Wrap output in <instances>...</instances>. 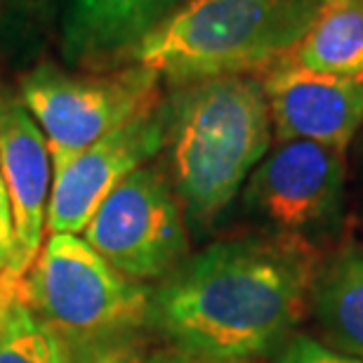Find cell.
I'll list each match as a JSON object with an SVG mask.
<instances>
[{
    "mask_svg": "<svg viewBox=\"0 0 363 363\" xmlns=\"http://www.w3.org/2000/svg\"><path fill=\"white\" fill-rule=\"evenodd\" d=\"M165 147V97L156 108L101 137L52 177L48 234H83L106 196Z\"/></svg>",
    "mask_w": 363,
    "mask_h": 363,
    "instance_id": "8",
    "label": "cell"
},
{
    "mask_svg": "<svg viewBox=\"0 0 363 363\" xmlns=\"http://www.w3.org/2000/svg\"><path fill=\"white\" fill-rule=\"evenodd\" d=\"M321 5H333V3H342V0H318Z\"/></svg>",
    "mask_w": 363,
    "mask_h": 363,
    "instance_id": "20",
    "label": "cell"
},
{
    "mask_svg": "<svg viewBox=\"0 0 363 363\" xmlns=\"http://www.w3.org/2000/svg\"><path fill=\"white\" fill-rule=\"evenodd\" d=\"M279 363H359L309 335H295L279 352Z\"/></svg>",
    "mask_w": 363,
    "mask_h": 363,
    "instance_id": "16",
    "label": "cell"
},
{
    "mask_svg": "<svg viewBox=\"0 0 363 363\" xmlns=\"http://www.w3.org/2000/svg\"><path fill=\"white\" fill-rule=\"evenodd\" d=\"M83 238L116 272L144 286L165 279L189 257L182 203L168 175L149 163L106 196Z\"/></svg>",
    "mask_w": 363,
    "mask_h": 363,
    "instance_id": "6",
    "label": "cell"
},
{
    "mask_svg": "<svg viewBox=\"0 0 363 363\" xmlns=\"http://www.w3.org/2000/svg\"><path fill=\"white\" fill-rule=\"evenodd\" d=\"M269 101L257 76L213 78L165 94L168 179L186 224L206 231L243 191L272 147Z\"/></svg>",
    "mask_w": 363,
    "mask_h": 363,
    "instance_id": "2",
    "label": "cell"
},
{
    "mask_svg": "<svg viewBox=\"0 0 363 363\" xmlns=\"http://www.w3.org/2000/svg\"><path fill=\"white\" fill-rule=\"evenodd\" d=\"M0 363H64V342L19 290L0 293Z\"/></svg>",
    "mask_w": 363,
    "mask_h": 363,
    "instance_id": "14",
    "label": "cell"
},
{
    "mask_svg": "<svg viewBox=\"0 0 363 363\" xmlns=\"http://www.w3.org/2000/svg\"><path fill=\"white\" fill-rule=\"evenodd\" d=\"M314 269V250L283 236L213 243L151 288L147 325L179 350L259 361L295 337Z\"/></svg>",
    "mask_w": 363,
    "mask_h": 363,
    "instance_id": "1",
    "label": "cell"
},
{
    "mask_svg": "<svg viewBox=\"0 0 363 363\" xmlns=\"http://www.w3.org/2000/svg\"><path fill=\"white\" fill-rule=\"evenodd\" d=\"M184 0H67L62 57L71 69L106 71L130 57Z\"/></svg>",
    "mask_w": 363,
    "mask_h": 363,
    "instance_id": "11",
    "label": "cell"
},
{
    "mask_svg": "<svg viewBox=\"0 0 363 363\" xmlns=\"http://www.w3.org/2000/svg\"><path fill=\"white\" fill-rule=\"evenodd\" d=\"M64 363H147L149 352L140 330L113 335L62 340Z\"/></svg>",
    "mask_w": 363,
    "mask_h": 363,
    "instance_id": "15",
    "label": "cell"
},
{
    "mask_svg": "<svg viewBox=\"0 0 363 363\" xmlns=\"http://www.w3.org/2000/svg\"><path fill=\"white\" fill-rule=\"evenodd\" d=\"M163 81L140 64L67 71L40 62L19 78V97L48 140L52 177L78 154L163 101Z\"/></svg>",
    "mask_w": 363,
    "mask_h": 363,
    "instance_id": "4",
    "label": "cell"
},
{
    "mask_svg": "<svg viewBox=\"0 0 363 363\" xmlns=\"http://www.w3.org/2000/svg\"><path fill=\"white\" fill-rule=\"evenodd\" d=\"M12 257H14V217H12V206L5 189L3 172H0V293L5 290Z\"/></svg>",
    "mask_w": 363,
    "mask_h": 363,
    "instance_id": "17",
    "label": "cell"
},
{
    "mask_svg": "<svg viewBox=\"0 0 363 363\" xmlns=\"http://www.w3.org/2000/svg\"><path fill=\"white\" fill-rule=\"evenodd\" d=\"M276 142H314L347 151L363 128V78L316 74L281 60L259 76Z\"/></svg>",
    "mask_w": 363,
    "mask_h": 363,
    "instance_id": "10",
    "label": "cell"
},
{
    "mask_svg": "<svg viewBox=\"0 0 363 363\" xmlns=\"http://www.w3.org/2000/svg\"><path fill=\"white\" fill-rule=\"evenodd\" d=\"M12 5L17 7V12H24L28 17H35V14L43 12V7L48 5V0H12Z\"/></svg>",
    "mask_w": 363,
    "mask_h": 363,
    "instance_id": "19",
    "label": "cell"
},
{
    "mask_svg": "<svg viewBox=\"0 0 363 363\" xmlns=\"http://www.w3.org/2000/svg\"><path fill=\"white\" fill-rule=\"evenodd\" d=\"M147 363H259L257 359H222V357H210V354H199L179 350V347H163L149 354Z\"/></svg>",
    "mask_w": 363,
    "mask_h": 363,
    "instance_id": "18",
    "label": "cell"
},
{
    "mask_svg": "<svg viewBox=\"0 0 363 363\" xmlns=\"http://www.w3.org/2000/svg\"><path fill=\"white\" fill-rule=\"evenodd\" d=\"M149 293L76 234H48L19 288L21 300L62 340L144 328Z\"/></svg>",
    "mask_w": 363,
    "mask_h": 363,
    "instance_id": "5",
    "label": "cell"
},
{
    "mask_svg": "<svg viewBox=\"0 0 363 363\" xmlns=\"http://www.w3.org/2000/svg\"><path fill=\"white\" fill-rule=\"evenodd\" d=\"M0 172L14 217V257L3 293H14L43 248L52 161L40 125L7 85H0Z\"/></svg>",
    "mask_w": 363,
    "mask_h": 363,
    "instance_id": "9",
    "label": "cell"
},
{
    "mask_svg": "<svg viewBox=\"0 0 363 363\" xmlns=\"http://www.w3.org/2000/svg\"><path fill=\"white\" fill-rule=\"evenodd\" d=\"M345 154L314 142H279L243 186L245 210L274 236L307 248L330 241L345 217Z\"/></svg>",
    "mask_w": 363,
    "mask_h": 363,
    "instance_id": "7",
    "label": "cell"
},
{
    "mask_svg": "<svg viewBox=\"0 0 363 363\" xmlns=\"http://www.w3.org/2000/svg\"><path fill=\"white\" fill-rule=\"evenodd\" d=\"M321 12L318 0H184L128 64L170 88L264 76L293 52Z\"/></svg>",
    "mask_w": 363,
    "mask_h": 363,
    "instance_id": "3",
    "label": "cell"
},
{
    "mask_svg": "<svg viewBox=\"0 0 363 363\" xmlns=\"http://www.w3.org/2000/svg\"><path fill=\"white\" fill-rule=\"evenodd\" d=\"M309 307L325 342L363 363V248L347 245L314 269Z\"/></svg>",
    "mask_w": 363,
    "mask_h": 363,
    "instance_id": "12",
    "label": "cell"
},
{
    "mask_svg": "<svg viewBox=\"0 0 363 363\" xmlns=\"http://www.w3.org/2000/svg\"><path fill=\"white\" fill-rule=\"evenodd\" d=\"M316 74L363 78V0L321 5V12L286 57Z\"/></svg>",
    "mask_w": 363,
    "mask_h": 363,
    "instance_id": "13",
    "label": "cell"
}]
</instances>
